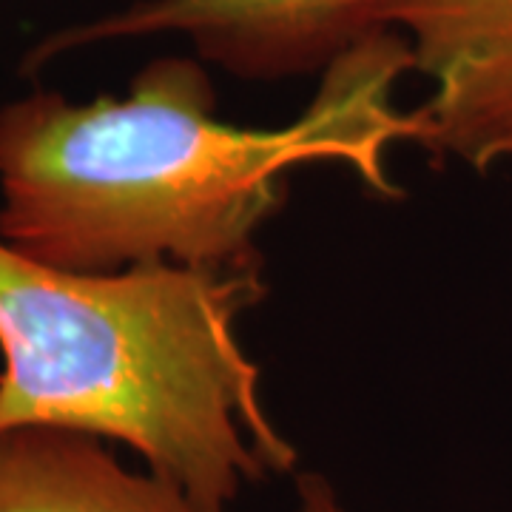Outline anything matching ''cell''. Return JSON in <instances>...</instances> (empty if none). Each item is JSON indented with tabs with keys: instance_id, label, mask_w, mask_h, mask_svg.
<instances>
[{
	"instance_id": "cell-1",
	"label": "cell",
	"mask_w": 512,
	"mask_h": 512,
	"mask_svg": "<svg viewBox=\"0 0 512 512\" xmlns=\"http://www.w3.org/2000/svg\"><path fill=\"white\" fill-rule=\"evenodd\" d=\"M410 72L407 40L382 29L276 128L222 120L194 57L151 60L123 97L77 103L37 89L0 106V239L77 274L256 265V237L288 200L293 168L345 165L373 194L402 197L387 151L419 143L416 109L396 106Z\"/></svg>"
},
{
	"instance_id": "cell-2",
	"label": "cell",
	"mask_w": 512,
	"mask_h": 512,
	"mask_svg": "<svg viewBox=\"0 0 512 512\" xmlns=\"http://www.w3.org/2000/svg\"><path fill=\"white\" fill-rule=\"evenodd\" d=\"M265 293L262 262L77 274L0 239V430L123 444L148 473L228 510L299 458L239 342Z\"/></svg>"
},
{
	"instance_id": "cell-3",
	"label": "cell",
	"mask_w": 512,
	"mask_h": 512,
	"mask_svg": "<svg viewBox=\"0 0 512 512\" xmlns=\"http://www.w3.org/2000/svg\"><path fill=\"white\" fill-rule=\"evenodd\" d=\"M390 0H134L117 12L37 40L20 72L35 74L77 49L183 35L202 63L242 80L322 74L382 32Z\"/></svg>"
},
{
	"instance_id": "cell-4",
	"label": "cell",
	"mask_w": 512,
	"mask_h": 512,
	"mask_svg": "<svg viewBox=\"0 0 512 512\" xmlns=\"http://www.w3.org/2000/svg\"><path fill=\"white\" fill-rule=\"evenodd\" d=\"M382 23L430 80L419 146L478 174L512 163V0H390Z\"/></svg>"
},
{
	"instance_id": "cell-5",
	"label": "cell",
	"mask_w": 512,
	"mask_h": 512,
	"mask_svg": "<svg viewBox=\"0 0 512 512\" xmlns=\"http://www.w3.org/2000/svg\"><path fill=\"white\" fill-rule=\"evenodd\" d=\"M0 512H228L177 484L131 470L106 441L46 430H0Z\"/></svg>"
},
{
	"instance_id": "cell-6",
	"label": "cell",
	"mask_w": 512,
	"mask_h": 512,
	"mask_svg": "<svg viewBox=\"0 0 512 512\" xmlns=\"http://www.w3.org/2000/svg\"><path fill=\"white\" fill-rule=\"evenodd\" d=\"M299 512H345L336 490L316 473H305L296 478Z\"/></svg>"
}]
</instances>
